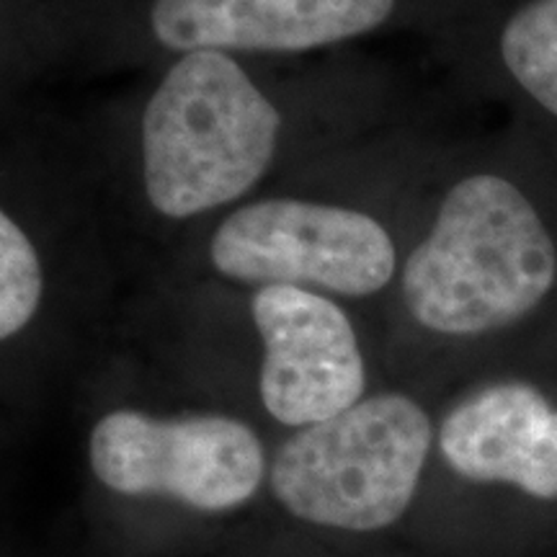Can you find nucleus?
<instances>
[{"mask_svg":"<svg viewBox=\"0 0 557 557\" xmlns=\"http://www.w3.org/2000/svg\"><path fill=\"white\" fill-rule=\"evenodd\" d=\"M555 271L553 238L532 201L511 181L478 173L451 186L408 256L403 297L423 329L475 336L537 308Z\"/></svg>","mask_w":557,"mask_h":557,"instance_id":"f257e3e1","label":"nucleus"},{"mask_svg":"<svg viewBox=\"0 0 557 557\" xmlns=\"http://www.w3.org/2000/svg\"><path fill=\"white\" fill-rule=\"evenodd\" d=\"M150 207L189 220L246 197L276 158L282 114L227 52H186L143 111Z\"/></svg>","mask_w":557,"mask_h":557,"instance_id":"f03ea898","label":"nucleus"},{"mask_svg":"<svg viewBox=\"0 0 557 557\" xmlns=\"http://www.w3.org/2000/svg\"><path fill=\"white\" fill-rule=\"evenodd\" d=\"M426 410L400 393L359 400L278 449L271 491L310 524L374 532L413 500L431 449Z\"/></svg>","mask_w":557,"mask_h":557,"instance_id":"7ed1b4c3","label":"nucleus"},{"mask_svg":"<svg viewBox=\"0 0 557 557\" xmlns=\"http://www.w3.org/2000/svg\"><path fill=\"white\" fill-rule=\"evenodd\" d=\"M222 276L261 287L329 289L367 297L385 289L398 250L372 214L305 199H263L235 209L209 240Z\"/></svg>","mask_w":557,"mask_h":557,"instance_id":"20e7f679","label":"nucleus"},{"mask_svg":"<svg viewBox=\"0 0 557 557\" xmlns=\"http://www.w3.org/2000/svg\"><path fill=\"white\" fill-rule=\"evenodd\" d=\"M88 457L94 475L122 496H169L199 511L240 506L263 478L259 436L227 416L114 410L90 431Z\"/></svg>","mask_w":557,"mask_h":557,"instance_id":"39448f33","label":"nucleus"},{"mask_svg":"<svg viewBox=\"0 0 557 557\" xmlns=\"http://www.w3.org/2000/svg\"><path fill=\"white\" fill-rule=\"evenodd\" d=\"M263 341L261 400L284 426H312L344 413L367 387L351 320L305 287H261L250 302Z\"/></svg>","mask_w":557,"mask_h":557,"instance_id":"423d86ee","label":"nucleus"},{"mask_svg":"<svg viewBox=\"0 0 557 557\" xmlns=\"http://www.w3.org/2000/svg\"><path fill=\"white\" fill-rule=\"evenodd\" d=\"M395 0H152L150 29L173 52H305L385 24Z\"/></svg>","mask_w":557,"mask_h":557,"instance_id":"0eeeda50","label":"nucleus"},{"mask_svg":"<svg viewBox=\"0 0 557 557\" xmlns=\"http://www.w3.org/2000/svg\"><path fill=\"white\" fill-rule=\"evenodd\" d=\"M438 444L457 475L557 498V410L534 387L480 389L447 416Z\"/></svg>","mask_w":557,"mask_h":557,"instance_id":"6e6552de","label":"nucleus"},{"mask_svg":"<svg viewBox=\"0 0 557 557\" xmlns=\"http://www.w3.org/2000/svg\"><path fill=\"white\" fill-rule=\"evenodd\" d=\"M500 58L519 86L557 116V0H527L508 16Z\"/></svg>","mask_w":557,"mask_h":557,"instance_id":"1a4fd4ad","label":"nucleus"},{"mask_svg":"<svg viewBox=\"0 0 557 557\" xmlns=\"http://www.w3.org/2000/svg\"><path fill=\"white\" fill-rule=\"evenodd\" d=\"M45 274L37 248L11 214H0V338L9 341L37 315Z\"/></svg>","mask_w":557,"mask_h":557,"instance_id":"9d476101","label":"nucleus"}]
</instances>
